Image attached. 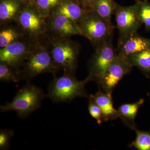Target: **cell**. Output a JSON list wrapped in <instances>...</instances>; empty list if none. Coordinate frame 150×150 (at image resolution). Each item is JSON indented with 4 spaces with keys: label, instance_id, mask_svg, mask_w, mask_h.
Listing matches in <instances>:
<instances>
[{
    "label": "cell",
    "instance_id": "1",
    "mask_svg": "<svg viewBox=\"0 0 150 150\" xmlns=\"http://www.w3.org/2000/svg\"><path fill=\"white\" fill-rule=\"evenodd\" d=\"M49 49L52 58L64 74H74L77 68L80 46L70 38L60 37L51 34L48 37Z\"/></svg>",
    "mask_w": 150,
    "mask_h": 150
},
{
    "label": "cell",
    "instance_id": "2",
    "mask_svg": "<svg viewBox=\"0 0 150 150\" xmlns=\"http://www.w3.org/2000/svg\"><path fill=\"white\" fill-rule=\"evenodd\" d=\"M88 78L79 81L74 74H64L62 76L54 79L48 88L47 96L54 103L70 102L76 98H87L85 89L89 82Z\"/></svg>",
    "mask_w": 150,
    "mask_h": 150
},
{
    "label": "cell",
    "instance_id": "3",
    "mask_svg": "<svg viewBox=\"0 0 150 150\" xmlns=\"http://www.w3.org/2000/svg\"><path fill=\"white\" fill-rule=\"evenodd\" d=\"M20 70L22 80L29 82L45 73H51L55 76L60 69L54 62L48 46L39 42Z\"/></svg>",
    "mask_w": 150,
    "mask_h": 150
},
{
    "label": "cell",
    "instance_id": "4",
    "mask_svg": "<svg viewBox=\"0 0 150 150\" xmlns=\"http://www.w3.org/2000/svg\"><path fill=\"white\" fill-rule=\"evenodd\" d=\"M44 97L42 89L28 83L18 91L11 102L1 105L0 111L14 110L19 117L24 118L40 107Z\"/></svg>",
    "mask_w": 150,
    "mask_h": 150
},
{
    "label": "cell",
    "instance_id": "5",
    "mask_svg": "<svg viewBox=\"0 0 150 150\" xmlns=\"http://www.w3.org/2000/svg\"><path fill=\"white\" fill-rule=\"evenodd\" d=\"M78 25L81 35L89 40L96 48L112 35L114 28L111 22L92 10L86 12Z\"/></svg>",
    "mask_w": 150,
    "mask_h": 150
},
{
    "label": "cell",
    "instance_id": "6",
    "mask_svg": "<svg viewBox=\"0 0 150 150\" xmlns=\"http://www.w3.org/2000/svg\"><path fill=\"white\" fill-rule=\"evenodd\" d=\"M112 35L96 47L89 60L88 74L87 78L90 81H94L97 83L118 55L117 49L112 44Z\"/></svg>",
    "mask_w": 150,
    "mask_h": 150
},
{
    "label": "cell",
    "instance_id": "7",
    "mask_svg": "<svg viewBox=\"0 0 150 150\" xmlns=\"http://www.w3.org/2000/svg\"><path fill=\"white\" fill-rule=\"evenodd\" d=\"M40 42L38 38H24L0 49V63L20 70L30 53Z\"/></svg>",
    "mask_w": 150,
    "mask_h": 150
},
{
    "label": "cell",
    "instance_id": "8",
    "mask_svg": "<svg viewBox=\"0 0 150 150\" xmlns=\"http://www.w3.org/2000/svg\"><path fill=\"white\" fill-rule=\"evenodd\" d=\"M15 22L26 36L38 38L47 32L46 18L41 16L30 3L24 4Z\"/></svg>",
    "mask_w": 150,
    "mask_h": 150
},
{
    "label": "cell",
    "instance_id": "9",
    "mask_svg": "<svg viewBox=\"0 0 150 150\" xmlns=\"http://www.w3.org/2000/svg\"><path fill=\"white\" fill-rule=\"evenodd\" d=\"M133 67L127 56L118 54L102 79L97 83L99 89L112 93L118 83L131 71Z\"/></svg>",
    "mask_w": 150,
    "mask_h": 150
},
{
    "label": "cell",
    "instance_id": "10",
    "mask_svg": "<svg viewBox=\"0 0 150 150\" xmlns=\"http://www.w3.org/2000/svg\"><path fill=\"white\" fill-rule=\"evenodd\" d=\"M114 14L120 36L137 33L143 24L140 18L139 3L137 0L134 5L129 6L117 4Z\"/></svg>",
    "mask_w": 150,
    "mask_h": 150
},
{
    "label": "cell",
    "instance_id": "11",
    "mask_svg": "<svg viewBox=\"0 0 150 150\" xmlns=\"http://www.w3.org/2000/svg\"><path fill=\"white\" fill-rule=\"evenodd\" d=\"M46 25L47 32L60 37L81 35L78 25L62 15L51 13L46 18Z\"/></svg>",
    "mask_w": 150,
    "mask_h": 150
},
{
    "label": "cell",
    "instance_id": "12",
    "mask_svg": "<svg viewBox=\"0 0 150 150\" xmlns=\"http://www.w3.org/2000/svg\"><path fill=\"white\" fill-rule=\"evenodd\" d=\"M150 47V39L141 36L138 33L120 36L117 51L118 54L128 56Z\"/></svg>",
    "mask_w": 150,
    "mask_h": 150
},
{
    "label": "cell",
    "instance_id": "13",
    "mask_svg": "<svg viewBox=\"0 0 150 150\" xmlns=\"http://www.w3.org/2000/svg\"><path fill=\"white\" fill-rule=\"evenodd\" d=\"M87 11L83 7L79 0H62L51 13L62 15L78 24Z\"/></svg>",
    "mask_w": 150,
    "mask_h": 150
},
{
    "label": "cell",
    "instance_id": "14",
    "mask_svg": "<svg viewBox=\"0 0 150 150\" xmlns=\"http://www.w3.org/2000/svg\"><path fill=\"white\" fill-rule=\"evenodd\" d=\"M90 97L101 109L103 121H108L119 118L118 110L113 107L112 93L104 92L99 89Z\"/></svg>",
    "mask_w": 150,
    "mask_h": 150
},
{
    "label": "cell",
    "instance_id": "15",
    "mask_svg": "<svg viewBox=\"0 0 150 150\" xmlns=\"http://www.w3.org/2000/svg\"><path fill=\"white\" fill-rule=\"evenodd\" d=\"M24 4L21 0H0V23L15 21Z\"/></svg>",
    "mask_w": 150,
    "mask_h": 150
},
{
    "label": "cell",
    "instance_id": "16",
    "mask_svg": "<svg viewBox=\"0 0 150 150\" xmlns=\"http://www.w3.org/2000/svg\"><path fill=\"white\" fill-rule=\"evenodd\" d=\"M144 103V100L141 98L136 102L121 105L117 109L119 118L129 128L134 126L138 110Z\"/></svg>",
    "mask_w": 150,
    "mask_h": 150
},
{
    "label": "cell",
    "instance_id": "17",
    "mask_svg": "<svg viewBox=\"0 0 150 150\" xmlns=\"http://www.w3.org/2000/svg\"><path fill=\"white\" fill-rule=\"evenodd\" d=\"M25 36L24 33L17 25L16 26H5L0 32V48H4Z\"/></svg>",
    "mask_w": 150,
    "mask_h": 150
},
{
    "label": "cell",
    "instance_id": "18",
    "mask_svg": "<svg viewBox=\"0 0 150 150\" xmlns=\"http://www.w3.org/2000/svg\"><path fill=\"white\" fill-rule=\"evenodd\" d=\"M127 57L133 67H138L146 76L150 77V47Z\"/></svg>",
    "mask_w": 150,
    "mask_h": 150
},
{
    "label": "cell",
    "instance_id": "19",
    "mask_svg": "<svg viewBox=\"0 0 150 150\" xmlns=\"http://www.w3.org/2000/svg\"><path fill=\"white\" fill-rule=\"evenodd\" d=\"M117 4L113 0H95L91 10L109 22H111L112 15L114 14Z\"/></svg>",
    "mask_w": 150,
    "mask_h": 150
},
{
    "label": "cell",
    "instance_id": "20",
    "mask_svg": "<svg viewBox=\"0 0 150 150\" xmlns=\"http://www.w3.org/2000/svg\"><path fill=\"white\" fill-rule=\"evenodd\" d=\"M130 128L136 132V138L129 146L138 150H150V131H141L137 129L135 125Z\"/></svg>",
    "mask_w": 150,
    "mask_h": 150
},
{
    "label": "cell",
    "instance_id": "21",
    "mask_svg": "<svg viewBox=\"0 0 150 150\" xmlns=\"http://www.w3.org/2000/svg\"><path fill=\"white\" fill-rule=\"evenodd\" d=\"M62 1V0H33L30 4L41 16L46 18Z\"/></svg>",
    "mask_w": 150,
    "mask_h": 150
},
{
    "label": "cell",
    "instance_id": "22",
    "mask_svg": "<svg viewBox=\"0 0 150 150\" xmlns=\"http://www.w3.org/2000/svg\"><path fill=\"white\" fill-rule=\"evenodd\" d=\"M22 79L20 70L3 63H0V80L5 82L18 83Z\"/></svg>",
    "mask_w": 150,
    "mask_h": 150
},
{
    "label": "cell",
    "instance_id": "23",
    "mask_svg": "<svg viewBox=\"0 0 150 150\" xmlns=\"http://www.w3.org/2000/svg\"><path fill=\"white\" fill-rule=\"evenodd\" d=\"M139 5V14L142 23L147 31H150V4L147 0H137Z\"/></svg>",
    "mask_w": 150,
    "mask_h": 150
},
{
    "label": "cell",
    "instance_id": "24",
    "mask_svg": "<svg viewBox=\"0 0 150 150\" xmlns=\"http://www.w3.org/2000/svg\"><path fill=\"white\" fill-rule=\"evenodd\" d=\"M88 110L90 114L92 117L96 120L99 125H101L103 123V119L101 109L99 106L95 103L89 96L88 97Z\"/></svg>",
    "mask_w": 150,
    "mask_h": 150
},
{
    "label": "cell",
    "instance_id": "25",
    "mask_svg": "<svg viewBox=\"0 0 150 150\" xmlns=\"http://www.w3.org/2000/svg\"><path fill=\"white\" fill-rule=\"evenodd\" d=\"M13 134V131L11 130L2 129L0 131V149L6 150L9 149L11 140Z\"/></svg>",
    "mask_w": 150,
    "mask_h": 150
},
{
    "label": "cell",
    "instance_id": "26",
    "mask_svg": "<svg viewBox=\"0 0 150 150\" xmlns=\"http://www.w3.org/2000/svg\"><path fill=\"white\" fill-rule=\"evenodd\" d=\"M79 1L84 8L88 10H91L92 6L95 0H79Z\"/></svg>",
    "mask_w": 150,
    "mask_h": 150
},
{
    "label": "cell",
    "instance_id": "27",
    "mask_svg": "<svg viewBox=\"0 0 150 150\" xmlns=\"http://www.w3.org/2000/svg\"><path fill=\"white\" fill-rule=\"evenodd\" d=\"M21 1L23 4H25L31 3L33 0H21Z\"/></svg>",
    "mask_w": 150,
    "mask_h": 150
}]
</instances>
